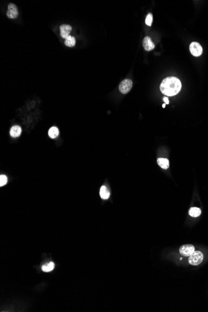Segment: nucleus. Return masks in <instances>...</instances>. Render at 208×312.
<instances>
[{
  "label": "nucleus",
  "instance_id": "f257e3e1",
  "mask_svg": "<svg viewBox=\"0 0 208 312\" xmlns=\"http://www.w3.org/2000/svg\"><path fill=\"white\" fill-rule=\"evenodd\" d=\"M181 89V83L177 77L165 78L160 85V91L167 96H174L178 94Z\"/></svg>",
  "mask_w": 208,
  "mask_h": 312
},
{
  "label": "nucleus",
  "instance_id": "f03ea898",
  "mask_svg": "<svg viewBox=\"0 0 208 312\" xmlns=\"http://www.w3.org/2000/svg\"><path fill=\"white\" fill-rule=\"evenodd\" d=\"M204 256L200 251H194L192 254L189 256V263L192 266H198L203 261Z\"/></svg>",
  "mask_w": 208,
  "mask_h": 312
},
{
  "label": "nucleus",
  "instance_id": "7ed1b4c3",
  "mask_svg": "<svg viewBox=\"0 0 208 312\" xmlns=\"http://www.w3.org/2000/svg\"><path fill=\"white\" fill-rule=\"evenodd\" d=\"M133 86V82L130 79H126L122 81L119 85V91L122 94H128Z\"/></svg>",
  "mask_w": 208,
  "mask_h": 312
},
{
  "label": "nucleus",
  "instance_id": "20e7f679",
  "mask_svg": "<svg viewBox=\"0 0 208 312\" xmlns=\"http://www.w3.org/2000/svg\"><path fill=\"white\" fill-rule=\"evenodd\" d=\"M189 51L192 55L195 57L200 56L202 53V47L197 42H193L189 46Z\"/></svg>",
  "mask_w": 208,
  "mask_h": 312
},
{
  "label": "nucleus",
  "instance_id": "39448f33",
  "mask_svg": "<svg viewBox=\"0 0 208 312\" xmlns=\"http://www.w3.org/2000/svg\"><path fill=\"white\" fill-rule=\"evenodd\" d=\"M195 251V248L193 245L191 244H184L181 246L180 248V252L181 256L184 257L190 256L192 253Z\"/></svg>",
  "mask_w": 208,
  "mask_h": 312
},
{
  "label": "nucleus",
  "instance_id": "423d86ee",
  "mask_svg": "<svg viewBox=\"0 0 208 312\" xmlns=\"http://www.w3.org/2000/svg\"><path fill=\"white\" fill-rule=\"evenodd\" d=\"M6 15L9 19L16 18L18 16V10L16 6L13 3H10L8 5Z\"/></svg>",
  "mask_w": 208,
  "mask_h": 312
},
{
  "label": "nucleus",
  "instance_id": "0eeeda50",
  "mask_svg": "<svg viewBox=\"0 0 208 312\" xmlns=\"http://www.w3.org/2000/svg\"><path fill=\"white\" fill-rule=\"evenodd\" d=\"M72 30V27L70 25L62 24L60 26V34L62 38L66 39L69 36V34Z\"/></svg>",
  "mask_w": 208,
  "mask_h": 312
},
{
  "label": "nucleus",
  "instance_id": "6e6552de",
  "mask_svg": "<svg viewBox=\"0 0 208 312\" xmlns=\"http://www.w3.org/2000/svg\"><path fill=\"white\" fill-rule=\"evenodd\" d=\"M142 44L144 49L147 51H150L155 48V44L153 42L148 36L145 37L143 39Z\"/></svg>",
  "mask_w": 208,
  "mask_h": 312
},
{
  "label": "nucleus",
  "instance_id": "1a4fd4ad",
  "mask_svg": "<svg viewBox=\"0 0 208 312\" xmlns=\"http://www.w3.org/2000/svg\"><path fill=\"white\" fill-rule=\"evenodd\" d=\"M21 129L19 126L18 125L12 126L9 132L10 135L12 137H14V138L19 136L21 135Z\"/></svg>",
  "mask_w": 208,
  "mask_h": 312
},
{
  "label": "nucleus",
  "instance_id": "9d476101",
  "mask_svg": "<svg viewBox=\"0 0 208 312\" xmlns=\"http://www.w3.org/2000/svg\"><path fill=\"white\" fill-rule=\"evenodd\" d=\"M158 165L164 170H167L170 166L169 160L166 158H158L157 160Z\"/></svg>",
  "mask_w": 208,
  "mask_h": 312
},
{
  "label": "nucleus",
  "instance_id": "9b49d317",
  "mask_svg": "<svg viewBox=\"0 0 208 312\" xmlns=\"http://www.w3.org/2000/svg\"><path fill=\"white\" fill-rule=\"evenodd\" d=\"M100 196L102 199H107L110 196V192L105 186H102L100 189Z\"/></svg>",
  "mask_w": 208,
  "mask_h": 312
},
{
  "label": "nucleus",
  "instance_id": "f8f14e48",
  "mask_svg": "<svg viewBox=\"0 0 208 312\" xmlns=\"http://www.w3.org/2000/svg\"><path fill=\"white\" fill-rule=\"evenodd\" d=\"M201 209L196 207L191 208L189 211V214L190 216L193 217V218H197L201 215Z\"/></svg>",
  "mask_w": 208,
  "mask_h": 312
},
{
  "label": "nucleus",
  "instance_id": "ddd939ff",
  "mask_svg": "<svg viewBox=\"0 0 208 312\" xmlns=\"http://www.w3.org/2000/svg\"><path fill=\"white\" fill-rule=\"evenodd\" d=\"M64 44L67 47H74L75 46V44H76V39H75V38L73 36H68L65 39Z\"/></svg>",
  "mask_w": 208,
  "mask_h": 312
},
{
  "label": "nucleus",
  "instance_id": "4468645a",
  "mask_svg": "<svg viewBox=\"0 0 208 312\" xmlns=\"http://www.w3.org/2000/svg\"><path fill=\"white\" fill-rule=\"evenodd\" d=\"M48 134L51 139H56L59 134V129L56 126H53L49 130Z\"/></svg>",
  "mask_w": 208,
  "mask_h": 312
},
{
  "label": "nucleus",
  "instance_id": "2eb2a0df",
  "mask_svg": "<svg viewBox=\"0 0 208 312\" xmlns=\"http://www.w3.org/2000/svg\"><path fill=\"white\" fill-rule=\"evenodd\" d=\"M54 268V263L53 262H51L49 263L44 264V265L42 267V270H43V271L45 272H49L53 271Z\"/></svg>",
  "mask_w": 208,
  "mask_h": 312
},
{
  "label": "nucleus",
  "instance_id": "dca6fc26",
  "mask_svg": "<svg viewBox=\"0 0 208 312\" xmlns=\"http://www.w3.org/2000/svg\"><path fill=\"white\" fill-rule=\"evenodd\" d=\"M153 22V15L152 13H148L145 19V23L148 26H152Z\"/></svg>",
  "mask_w": 208,
  "mask_h": 312
},
{
  "label": "nucleus",
  "instance_id": "f3484780",
  "mask_svg": "<svg viewBox=\"0 0 208 312\" xmlns=\"http://www.w3.org/2000/svg\"><path fill=\"white\" fill-rule=\"evenodd\" d=\"M8 182V178L5 175L0 176V186H3Z\"/></svg>",
  "mask_w": 208,
  "mask_h": 312
},
{
  "label": "nucleus",
  "instance_id": "a211bd4d",
  "mask_svg": "<svg viewBox=\"0 0 208 312\" xmlns=\"http://www.w3.org/2000/svg\"><path fill=\"white\" fill-rule=\"evenodd\" d=\"M163 100L165 101V102L166 104H169V100H168V98H167V97H164Z\"/></svg>",
  "mask_w": 208,
  "mask_h": 312
},
{
  "label": "nucleus",
  "instance_id": "6ab92c4d",
  "mask_svg": "<svg viewBox=\"0 0 208 312\" xmlns=\"http://www.w3.org/2000/svg\"><path fill=\"white\" fill-rule=\"evenodd\" d=\"M165 105H166V104H163V105H162V107H163V108H165Z\"/></svg>",
  "mask_w": 208,
  "mask_h": 312
}]
</instances>
